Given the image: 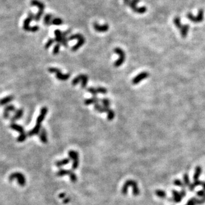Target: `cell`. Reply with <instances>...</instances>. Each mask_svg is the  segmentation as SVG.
Wrapping results in <instances>:
<instances>
[{"label":"cell","mask_w":205,"mask_h":205,"mask_svg":"<svg viewBox=\"0 0 205 205\" xmlns=\"http://www.w3.org/2000/svg\"><path fill=\"white\" fill-rule=\"evenodd\" d=\"M48 112V109L46 107H43L41 108L40 114L38 116L36 121V124L35 125L33 129L30 130L28 133V136H33L36 135H39L42 128H41V124L43 122V121L45 119L47 114Z\"/></svg>","instance_id":"6da1fadb"},{"label":"cell","mask_w":205,"mask_h":205,"mask_svg":"<svg viewBox=\"0 0 205 205\" xmlns=\"http://www.w3.org/2000/svg\"><path fill=\"white\" fill-rule=\"evenodd\" d=\"M70 33V30H67L64 32H62L59 30H56L54 31V34L55 35V38H54L55 42H57V43H59L62 45L64 47H68V37H67V35Z\"/></svg>","instance_id":"7a4b0ae2"},{"label":"cell","mask_w":205,"mask_h":205,"mask_svg":"<svg viewBox=\"0 0 205 205\" xmlns=\"http://www.w3.org/2000/svg\"><path fill=\"white\" fill-rule=\"evenodd\" d=\"M140 0H124L125 5L131 8V9L135 13L138 14H143L145 13L147 9L145 6L138 7L137 5Z\"/></svg>","instance_id":"3957f363"},{"label":"cell","mask_w":205,"mask_h":205,"mask_svg":"<svg viewBox=\"0 0 205 205\" xmlns=\"http://www.w3.org/2000/svg\"><path fill=\"white\" fill-rule=\"evenodd\" d=\"M175 26L180 30V33L183 38H185L188 35L190 26L188 25H182L180 17H175L173 19Z\"/></svg>","instance_id":"277c9868"},{"label":"cell","mask_w":205,"mask_h":205,"mask_svg":"<svg viewBox=\"0 0 205 205\" xmlns=\"http://www.w3.org/2000/svg\"><path fill=\"white\" fill-rule=\"evenodd\" d=\"M13 180H17L18 185L22 187H23L26 185V181L25 177L21 172L12 173L9 176V180L10 181H12Z\"/></svg>","instance_id":"5b68a950"},{"label":"cell","mask_w":205,"mask_h":205,"mask_svg":"<svg viewBox=\"0 0 205 205\" xmlns=\"http://www.w3.org/2000/svg\"><path fill=\"white\" fill-rule=\"evenodd\" d=\"M31 5L34 6L38 7L39 9L37 14L35 16V18H34V21L36 22H38L41 19V17L43 14V12L45 9V5L42 2L38 0H32Z\"/></svg>","instance_id":"8992f818"},{"label":"cell","mask_w":205,"mask_h":205,"mask_svg":"<svg viewBox=\"0 0 205 205\" xmlns=\"http://www.w3.org/2000/svg\"><path fill=\"white\" fill-rule=\"evenodd\" d=\"M132 186V188H133V193L135 195H137L139 194V190L137 188V185L136 182L132 180H128L127 181L125 182V183L124 184V185H123L122 189H121V192L122 194L125 195L127 193V191H128V188H129V186Z\"/></svg>","instance_id":"52a82bcc"},{"label":"cell","mask_w":205,"mask_h":205,"mask_svg":"<svg viewBox=\"0 0 205 205\" xmlns=\"http://www.w3.org/2000/svg\"><path fill=\"white\" fill-rule=\"evenodd\" d=\"M48 71L49 72L52 74H55L56 78L57 79L62 81H66L68 80L70 77V74H63L61 71L58 68L55 67H49L48 68Z\"/></svg>","instance_id":"ba28073f"},{"label":"cell","mask_w":205,"mask_h":205,"mask_svg":"<svg viewBox=\"0 0 205 205\" xmlns=\"http://www.w3.org/2000/svg\"><path fill=\"white\" fill-rule=\"evenodd\" d=\"M68 155L71 160L72 161V164L71 168L72 170H76L79 167V153L78 152L70 150L68 152Z\"/></svg>","instance_id":"9c48e42d"},{"label":"cell","mask_w":205,"mask_h":205,"mask_svg":"<svg viewBox=\"0 0 205 205\" xmlns=\"http://www.w3.org/2000/svg\"><path fill=\"white\" fill-rule=\"evenodd\" d=\"M114 52L119 56V59L115 62L114 66L116 67H119L124 63L125 61V52L119 47H116L115 49Z\"/></svg>","instance_id":"30bf717a"},{"label":"cell","mask_w":205,"mask_h":205,"mask_svg":"<svg viewBox=\"0 0 205 205\" xmlns=\"http://www.w3.org/2000/svg\"><path fill=\"white\" fill-rule=\"evenodd\" d=\"M186 17L191 22L197 23L202 22L204 18V10L202 9H199L197 16H193L191 13H188L186 14Z\"/></svg>","instance_id":"8fae6325"},{"label":"cell","mask_w":205,"mask_h":205,"mask_svg":"<svg viewBox=\"0 0 205 205\" xmlns=\"http://www.w3.org/2000/svg\"><path fill=\"white\" fill-rule=\"evenodd\" d=\"M34 18L35 16L34 15V13L29 12L28 14V17L23 21V29L25 31L31 32L32 27L30 26V23L33 20H34Z\"/></svg>","instance_id":"7c38bea8"},{"label":"cell","mask_w":205,"mask_h":205,"mask_svg":"<svg viewBox=\"0 0 205 205\" xmlns=\"http://www.w3.org/2000/svg\"><path fill=\"white\" fill-rule=\"evenodd\" d=\"M149 76L148 72H142L136 76L132 80V82L133 85H136L140 83L142 80L148 78Z\"/></svg>","instance_id":"4fadbf2b"},{"label":"cell","mask_w":205,"mask_h":205,"mask_svg":"<svg viewBox=\"0 0 205 205\" xmlns=\"http://www.w3.org/2000/svg\"><path fill=\"white\" fill-rule=\"evenodd\" d=\"M17 109H16V108L15 107V106L13 104H9V105H7L5 108H4V111H3V118L5 119H8L9 118V114L10 112H16Z\"/></svg>","instance_id":"5bb4252c"},{"label":"cell","mask_w":205,"mask_h":205,"mask_svg":"<svg viewBox=\"0 0 205 205\" xmlns=\"http://www.w3.org/2000/svg\"><path fill=\"white\" fill-rule=\"evenodd\" d=\"M94 29L99 33H104L108 30L109 26L107 24H105L103 25H100L98 23L95 22L94 24Z\"/></svg>","instance_id":"9a60e30c"},{"label":"cell","mask_w":205,"mask_h":205,"mask_svg":"<svg viewBox=\"0 0 205 205\" xmlns=\"http://www.w3.org/2000/svg\"><path fill=\"white\" fill-rule=\"evenodd\" d=\"M23 110L22 108L18 109L15 112L14 115L10 118V121L12 122H14L18 120H19L23 116Z\"/></svg>","instance_id":"2e32d148"},{"label":"cell","mask_w":205,"mask_h":205,"mask_svg":"<svg viewBox=\"0 0 205 205\" xmlns=\"http://www.w3.org/2000/svg\"><path fill=\"white\" fill-rule=\"evenodd\" d=\"M39 137L41 141L43 144H46L48 141L47 137V132L46 129L44 128H42L39 133Z\"/></svg>","instance_id":"e0dca14e"},{"label":"cell","mask_w":205,"mask_h":205,"mask_svg":"<svg viewBox=\"0 0 205 205\" xmlns=\"http://www.w3.org/2000/svg\"><path fill=\"white\" fill-rule=\"evenodd\" d=\"M10 128L13 129L14 130L16 131H17L18 132H19L20 134H22L24 133H26L25 131L24 128L21 126L19 125L18 124H17L16 123L14 122H12L11 124L10 125Z\"/></svg>","instance_id":"ac0fdd59"},{"label":"cell","mask_w":205,"mask_h":205,"mask_svg":"<svg viewBox=\"0 0 205 205\" xmlns=\"http://www.w3.org/2000/svg\"><path fill=\"white\" fill-rule=\"evenodd\" d=\"M70 158H65L64 159H62L61 160H58L55 162V165L56 167L58 168H61L62 166H63L65 165H66L68 164L70 162Z\"/></svg>","instance_id":"d6986e66"},{"label":"cell","mask_w":205,"mask_h":205,"mask_svg":"<svg viewBox=\"0 0 205 205\" xmlns=\"http://www.w3.org/2000/svg\"><path fill=\"white\" fill-rule=\"evenodd\" d=\"M85 38H84V36L82 37L80 39H79L78 40V42H77L76 44H75L72 48H71V50L72 51H77L80 47H81L85 43Z\"/></svg>","instance_id":"ffe728a7"},{"label":"cell","mask_w":205,"mask_h":205,"mask_svg":"<svg viewBox=\"0 0 205 205\" xmlns=\"http://www.w3.org/2000/svg\"><path fill=\"white\" fill-rule=\"evenodd\" d=\"M73 172L72 170H67V169H61L60 170L58 171L56 173V176L58 177H63L65 175H70L71 173Z\"/></svg>","instance_id":"44dd1931"},{"label":"cell","mask_w":205,"mask_h":205,"mask_svg":"<svg viewBox=\"0 0 205 205\" xmlns=\"http://www.w3.org/2000/svg\"><path fill=\"white\" fill-rule=\"evenodd\" d=\"M101 100H100L97 96H93L91 98L89 99H85V104L86 105H89L90 104H96V103H99V102Z\"/></svg>","instance_id":"7402d4cb"},{"label":"cell","mask_w":205,"mask_h":205,"mask_svg":"<svg viewBox=\"0 0 205 205\" xmlns=\"http://www.w3.org/2000/svg\"><path fill=\"white\" fill-rule=\"evenodd\" d=\"M14 96L13 95H9V96H8L3 99H1V105H6L8 104V103H9L13 101V100L14 99Z\"/></svg>","instance_id":"603a6c76"},{"label":"cell","mask_w":205,"mask_h":205,"mask_svg":"<svg viewBox=\"0 0 205 205\" xmlns=\"http://www.w3.org/2000/svg\"><path fill=\"white\" fill-rule=\"evenodd\" d=\"M53 16L51 15L50 14H47L45 16V17L44 18V19H43V22H44V24L46 26H50V25H51V22H52V20L53 19Z\"/></svg>","instance_id":"cb8c5ba5"},{"label":"cell","mask_w":205,"mask_h":205,"mask_svg":"<svg viewBox=\"0 0 205 205\" xmlns=\"http://www.w3.org/2000/svg\"><path fill=\"white\" fill-rule=\"evenodd\" d=\"M88 77L87 75L83 74V76H82V81H81V88L84 89L85 88V87H87V83H88Z\"/></svg>","instance_id":"d4e9b609"},{"label":"cell","mask_w":205,"mask_h":205,"mask_svg":"<svg viewBox=\"0 0 205 205\" xmlns=\"http://www.w3.org/2000/svg\"><path fill=\"white\" fill-rule=\"evenodd\" d=\"M82 76H83V74H80V75L77 76L76 77H75L72 81V85L75 86V85H77L79 83H80V82L82 81Z\"/></svg>","instance_id":"484cf974"},{"label":"cell","mask_w":205,"mask_h":205,"mask_svg":"<svg viewBox=\"0 0 205 205\" xmlns=\"http://www.w3.org/2000/svg\"><path fill=\"white\" fill-rule=\"evenodd\" d=\"M63 23V21L62 19L59 18H55L54 17L52 22H51V25H61Z\"/></svg>","instance_id":"4316f807"},{"label":"cell","mask_w":205,"mask_h":205,"mask_svg":"<svg viewBox=\"0 0 205 205\" xmlns=\"http://www.w3.org/2000/svg\"><path fill=\"white\" fill-rule=\"evenodd\" d=\"M28 136V134L26 133L20 134V135L17 137V141L18 142H22L26 140Z\"/></svg>","instance_id":"83f0119b"},{"label":"cell","mask_w":205,"mask_h":205,"mask_svg":"<svg viewBox=\"0 0 205 205\" xmlns=\"http://www.w3.org/2000/svg\"><path fill=\"white\" fill-rule=\"evenodd\" d=\"M107 119L108 121H112L115 118V112L112 109H110L108 112H107Z\"/></svg>","instance_id":"f1b7e54d"},{"label":"cell","mask_w":205,"mask_h":205,"mask_svg":"<svg viewBox=\"0 0 205 205\" xmlns=\"http://www.w3.org/2000/svg\"><path fill=\"white\" fill-rule=\"evenodd\" d=\"M61 44L59 43H56L54 47V49H53V51H52V54L54 55H56L57 54H59V50H60V48H61Z\"/></svg>","instance_id":"f546056e"},{"label":"cell","mask_w":205,"mask_h":205,"mask_svg":"<svg viewBox=\"0 0 205 205\" xmlns=\"http://www.w3.org/2000/svg\"><path fill=\"white\" fill-rule=\"evenodd\" d=\"M87 91L91 94L93 96H97V94H98L96 90V88L94 87H89L87 88Z\"/></svg>","instance_id":"4dcf8cb0"},{"label":"cell","mask_w":205,"mask_h":205,"mask_svg":"<svg viewBox=\"0 0 205 205\" xmlns=\"http://www.w3.org/2000/svg\"><path fill=\"white\" fill-rule=\"evenodd\" d=\"M102 103L103 106L105 107H109L110 106V100L107 99V98H103L102 99H100Z\"/></svg>","instance_id":"1f68e13d"},{"label":"cell","mask_w":205,"mask_h":205,"mask_svg":"<svg viewBox=\"0 0 205 205\" xmlns=\"http://www.w3.org/2000/svg\"><path fill=\"white\" fill-rule=\"evenodd\" d=\"M96 90L98 93H100L102 94H106L107 93V88L102 87H98L96 88Z\"/></svg>","instance_id":"d6a6232c"},{"label":"cell","mask_w":205,"mask_h":205,"mask_svg":"<svg viewBox=\"0 0 205 205\" xmlns=\"http://www.w3.org/2000/svg\"><path fill=\"white\" fill-rule=\"evenodd\" d=\"M54 42H55V39H52V38H50L48 40V41L46 42V43L45 44V49H49L51 45L54 43Z\"/></svg>","instance_id":"836d02e7"},{"label":"cell","mask_w":205,"mask_h":205,"mask_svg":"<svg viewBox=\"0 0 205 205\" xmlns=\"http://www.w3.org/2000/svg\"><path fill=\"white\" fill-rule=\"evenodd\" d=\"M156 193L158 195V197H164L165 195V193L163 191H157Z\"/></svg>","instance_id":"e575fe53"},{"label":"cell","mask_w":205,"mask_h":205,"mask_svg":"<svg viewBox=\"0 0 205 205\" xmlns=\"http://www.w3.org/2000/svg\"><path fill=\"white\" fill-rule=\"evenodd\" d=\"M70 201H71V199H70L69 198H68V197H67V198H65L63 199V203L64 204L66 205V204H68V203L70 202Z\"/></svg>","instance_id":"d590c367"},{"label":"cell","mask_w":205,"mask_h":205,"mask_svg":"<svg viewBox=\"0 0 205 205\" xmlns=\"http://www.w3.org/2000/svg\"><path fill=\"white\" fill-rule=\"evenodd\" d=\"M66 196V193H61V194L59 195V198H61V199H64V198H65Z\"/></svg>","instance_id":"8d00e7d4"}]
</instances>
